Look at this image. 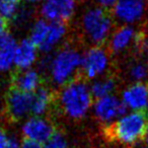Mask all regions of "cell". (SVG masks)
Wrapping results in <instances>:
<instances>
[{
	"instance_id": "603a6c76",
	"label": "cell",
	"mask_w": 148,
	"mask_h": 148,
	"mask_svg": "<svg viewBox=\"0 0 148 148\" xmlns=\"http://www.w3.org/2000/svg\"><path fill=\"white\" fill-rule=\"evenodd\" d=\"M17 45L16 41L9 32L6 29L0 32V50L2 49H12Z\"/></svg>"
},
{
	"instance_id": "277c9868",
	"label": "cell",
	"mask_w": 148,
	"mask_h": 148,
	"mask_svg": "<svg viewBox=\"0 0 148 148\" xmlns=\"http://www.w3.org/2000/svg\"><path fill=\"white\" fill-rule=\"evenodd\" d=\"M82 29L87 39L95 46H99L111 36L113 19L103 7L91 8L83 15Z\"/></svg>"
},
{
	"instance_id": "8fae6325",
	"label": "cell",
	"mask_w": 148,
	"mask_h": 148,
	"mask_svg": "<svg viewBox=\"0 0 148 148\" xmlns=\"http://www.w3.org/2000/svg\"><path fill=\"white\" fill-rule=\"evenodd\" d=\"M148 101V85L137 82L129 85L122 93V101L126 108L133 112H142L146 109Z\"/></svg>"
},
{
	"instance_id": "4316f807",
	"label": "cell",
	"mask_w": 148,
	"mask_h": 148,
	"mask_svg": "<svg viewBox=\"0 0 148 148\" xmlns=\"http://www.w3.org/2000/svg\"><path fill=\"white\" fill-rule=\"evenodd\" d=\"M6 148H21V143H19L16 138L9 137L8 145H7Z\"/></svg>"
},
{
	"instance_id": "52a82bcc",
	"label": "cell",
	"mask_w": 148,
	"mask_h": 148,
	"mask_svg": "<svg viewBox=\"0 0 148 148\" xmlns=\"http://www.w3.org/2000/svg\"><path fill=\"white\" fill-rule=\"evenodd\" d=\"M127 110L122 99H119L113 95L97 99L93 103V113L95 118L101 123L109 125L126 115Z\"/></svg>"
},
{
	"instance_id": "f546056e",
	"label": "cell",
	"mask_w": 148,
	"mask_h": 148,
	"mask_svg": "<svg viewBox=\"0 0 148 148\" xmlns=\"http://www.w3.org/2000/svg\"><path fill=\"white\" fill-rule=\"evenodd\" d=\"M29 3H39L41 1H44V0H27Z\"/></svg>"
},
{
	"instance_id": "ffe728a7",
	"label": "cell",
	"mask_w": 148,
	"mask_h": 148,
	"mask_svg": "<svg viewBox=\"0 0 148 148\" xmlns=\"http://www.w3.org/2000/svg\"><path fill=\"white\" fill-rule=\"evenodd\" d=\"M15 48L0 50V72L9 71L14 65Z\"/></svg>"
},
{
	"instance_id": "1f68e13d",
	"label": "cell",
	"mask_w": 148,
	"mask_h": 148,
	"mask_svg": "<svg viewBox=\"0 0 148 148\" xmlns=\"http://www.w3.org/2000/svg\"><path fill=\"white\" fill-rule=\"evenodd\" d=\"M136 148H148L147 146H138V147H136Z\"/></svg>"
},
{
	"instance_id": "d4e9b609",
	"label": "cell",
	"mask_w": 148,
	"mask_h": 148,
	"mask_svg": "<svg viewBox=\"0 0 148 148\" xmlns=\"http://www.w3.org/2000/svg\"><path fill=\"white\" fill-rule=\"evenodd\" d=\"M9 137L7 136L6 132L0 128V148H6L8 145Z\"/></svg>"
},
{
	"instance_id": "484cf974",
	"label": "cell",
	"mask_w": 148,
	"mask_h": 148,
	"mask_svg": "<svg viewBox=\"0 0 148 148\" xmlns=\"http://www.w3.org/2000/svg\"><path fill=\"white\" fill-rule=\"evenodd\" d=\"M97 3L103 7V8L113 7L114 4L117 2V0H97Z\"/></svg>"
},
{
	"instance_id": "ac0fdd59",
	"label": "cell",
	"mask_w": 148,
	"mask_h": 148,
	"mask_svg": "<svg viewBox=\"0 0 148 148\" xmlns=\"http://www.w3.org/2000/svg\"><path fill=\"white\" fill-rule=\"evenodd\" d=\"M49 27H50V23L45 21L44 18L38 19L34 23L31 31L29 40H31L32 43L37 48H40L43 45L44 42H45L48 35V32H49Z\"/></svg>"
},
{
	"instance_id": "f1b7e54d",
	"label": "cell",
	"mask_w": 148,
	"mask_h": 148,
	"mask_svg": "<svg viewBox=\"0 0 148 148\" xmlns=\"http://www.w3.org/2000/svg\"><path fill=\"white\" fill-rule=\"evenodd\" d=\"M144 141H145V143H146V146L148 147V127H147V130H146L145 136H144Z\"/></svg>"
},
{
	"instance_id": "8992f818",
	"label": "cell",
	"mask_w": 148,
	"mask_h": 148,
	"mask_svg": "<svg viewBox=\"0 0 148 148\" xmlns=\"http://www.w3.org/2000/svg\"><path fill=\"white\" fill-rule=\"evenodd\" d=\"M147 4V0H117L113 6V15L120 23L131 25L143 18Z\"/></svg>"
},
{
	"instance_id": "5bb4252c",
	"label": "cell",
	"mask_w": 148,
	"mask_h": 148,
	"mask_svg": "<svg viewBox=\"0 0 148 148\" xmlns=\"http://www.w3.org/2000/svg\"><path fill=\"white\" fill-rule=\"evenodd\" d=\"M12 84L13 88L23 92L34 93L41 87V76L39 72L34 69L21 70L13 77Z\"/></svg>"
},
{
	"instance_id": "e0dca14e",
	"label": "cell",
	"mask_w": 148,
	"mask_h": 148,
	"mask_svg": "<svg viewBox=\"0 0 148 148\" xmlns=\"http://www.w3.org/2000/svg\"><path fill=\"white\" fill-rule=\"evenodd\" d=\"M89 88L92 97L99 99L113 95L116 89V81L113 77H103L93 81Z\"/></svg>"
},
{
	"instance_id": "5b68a950",
	"label": "cell",
	"mask_w": 148,
	"mask_h": 148,
	"mask_svg": "<svg viewBox=\"0 0 148 148\" xmlns=\"http://www.w3.org/2000/svg\"><path fill=\"white\" fill-rule=\"evenodd\" d=\"M110 65L109 54L101 46L89 48L81 61V73L86 79H95L105 73Z\"/></svg>"
},
{
	"instance_id": "3957f363",
	"label": "cell",
	"mask_w": 148,
	"mask_h": 148,
	"mask_svg": "<svg viewBox=\"0 0 148 148\" xmlns=\"http://www.w3.org/2000/svg\"><path fill=\"white\" fill-rule=\"evenodd\" d=\"M82 55L73 48H64L51 59L49 71L52 80L57 85H66L74 80V75L81 67Z\"/></svg>"
},
{
	"instance_id": "7c38bea8",
	"label": "cell",
	"mask_w": 148,
	"mask_h": 148,
	"mask_svg": "<svg viewBox=\"0 0 148 148\" xmlns=\"http://www.w3.org/2000/svg\"><path fill=\"white\" fill-rule=\"evenodd\" d=\"M139 34L132 25H122L116 29L110 38V49L114 53L125 51L132 45L135 46Z\"/></svg>"
},
{
	"instance_id": "9c48e42d",
	"label": "cell",
	"mask_w": 148,
	"mask_h": 148,
	"mask_svg": "<svg viewBox=\"0 0 148 148\" xmlns=\"http://www.w3.org/2000/svg\"><path fill=\"white\" fill-rule=\"evenodd\" d=\"M33 93L23 92L16 88H11L6 95L5 107L8 116L12 120L19 121L32 113Z\"/></svg>"
},
{
	"instance_id": "ba28073f",
	"label": "cell",
	"mask_w": 148,
	"mask_h": 148,
	"mask_svg": "<svg viewBox=\"0 0 148 148\" xmlns=\"http://www.w3.org/2000/svg\"><path fill=\"white\" fill-rule=\"evenodd\" d=\"M76 9V0H44L41 14L49 23H65L73 16Z\"/></svg>"
},
{
	"instance_id": "d6a6232c",
	"label": "cell",
	"mask_w": 148,
	"mask_h": 148,
	"mask_svg": "<svg viewBox=\"0 0 148 148\" xmlns=\"http://www.w3.org/2000/svg\"><path fill=\"white\" fill-rule=\"evenodd\" d=\"M146 110H147V114H146V115H147V117H148V101H147V106H146Z\"/></svg>"
},
{
	"instance_id": "d6986e66",
	"label": "cell",
	"mask_w": 148,
	"mask_h": 148,
	"mask_svg": "<svg viewBox=\"0 0 148 148\" xmlns=\"http://www.w3.org/2000/svg\"><path fill=\"white\" fill-rule=\"evenodd\" d=\"M129 77L134 83L143 82L148 79V64L146 62H135L129 68Z\"/></svg>"
},
{
	"instance_id": "cb8c5ba5",
	"label": "cell",
	"mask_w": 148,
	"mask_h": 148,
	"mask_svg": "<svg viewBox=\"0 0 148 148\" xmlns=\"http://www.w3.org/2000/svg\"><path fill=\"white\" fill-rule=\"evenodd\" d=\"M21 148H44V145L39 142L25 139L23 143H21Z\"/></svg>"
},
{
	"instance_id": "83f0119b",
	"label": "cell",
	"mask_w": 148,
	"mask_h": 148,
	"mask_svg": "<svg viewBox=\"0 0 148 148\" xmlns=\"http://www.w3.org/2000/svg\"><path fill=\"white\" fill-rule=\"evenodd\" d=\"M6 29V21L0 16V32Z\"/></svg>"
},
{
	"instance_id": "4dcf8cb0",
	"label": "cell",
	"mask_w": 148,
	"mask_h": 148,
	"mask_svg": "<svg viewBox=\"0 0 148 148\" xmlns=\"http://www.w3.org/2000/svg\"><path fill=\"white\" fill-rule=\"evenodd\" d=\"M7 1H11V2H14V3H18L21 0H7Z\"/></svg>"
},
{
	"instance_id": "6da1fadb",
	"label": "cell",
	"mask_w": 148,
	"mask_h": 148,
	"mask_svg": "<svg viewBox=\"0 0 148 148\" xmlns=\"http://www.w3.org/2000/svg\"><path fill=\"white\" fill-rule=\"evenodd\" d=\"M148 127V117L143 112H131L118 119L107 129L111 140L125 146L137 145L144 139Z\"/></svg>"
},
{
	"instance_id": "7a4b0ae2",
	"label": "cell",
	"mask_w": 148,
	"mask_h": 148,
	"mask_svg": "<svg viewBox=\"0 0 148 148\" xmlns=\"http://www.w3.org/2000/svg\"><path fill=\"white\" fill-rule=\"evenodd\" d=\"M60 106L66 116L79 120L86 116L92 106L89 86L82 80L74 79L64 85L59 97Z\"/></svg>"
},
{
	"instance_id": "7402d4cb",
	"label": "cell",
	"mask_w": 148,
	"mask_h": 148,
	"mask_svg": "<svg viewBox=\"0 0 148 148\" xmlns=\"http://www.w3.org/2000/svg\"><path fill=\"white\" fill-rule=\"evenodd\" d=\"M44 148H69L65 137L59 132H55L53 136L44 144Z\"/></svg>"
},
{
	"instance_id": "44dd1931",
	"label": "cell",
	"mask_w": 148,
	"mask_h": 148,
	"mask_svg": "<svg viewBox=\"0 0 148 148\" xmlns=\"http://www.w3.org/2000/svg\"><path fill=\"white\" fill-rule=\"evenodd\" d=\"M17 13H18L17 3L7 1V0H0V16L5 21L16 17Z\"/></svg>"
},
{
	"instance_id": "4fadbf2b",
	"label": "cell",
	"mask_w": 148,
	"mask_h": 148,
	"mask_svg": "<svg viewBox=\"0 0 148 148\" xmlns=\"http://www.w3.org/2000/svg\"><path fill=\"white\" fill-rule=\"evenodd\" d=\"M38 58L37 47L29 39H25L16 45L14 52V65L21 70L31 69Z\"/></svg>"
},
{
	"instance_id": "2e32d148",
	"label": "cell",
	"mask_w": 148,
	"mask_h": 148,
	"mask_svg": "<svg viewBox=\"0 0 148 148\" xmlns=\"http://www.w3.org/2000/svg\"><path fill=\"white\" fill-rule=\"evenodd\" d=\"M66 34V25L65 23H50L49 32H48L47 38L43 45L39 48L44 53H50L64 38Z\"/></svg>"
},
{
	"instance_id": "9a60e30c",
	"label": "cell",
	"mask_w": 148,
	"mask_h": 148,
	"mask_svg": "<svg viewBox=\"0 0 148 148\" xmlns=\"http://www.w3.org/2000/svg\"><path fill=\"white\" fill-rule=\"evenodd\" d=\"M53 101V95L50 89L46 87H40L33 93L32 103V114L35 117H42L48 111Z\"/></svg>"
},
{
	"instance_id": "30bf717a",
	"label": "cell",
	"mask_w": 148,
	"mask_h": 148,
	"mask_svg": "<svg viewBox=\"0 0 148 148\" xmlns=\"http://www.w3.org/2000/svg\"><path fill=\"white\" fill-rule=\"evenodd\" d=\"M21 132L25 139L45 144L55 134V129L48 120L34 116L23 123Z\"/></svg>"
}]
</instances>
